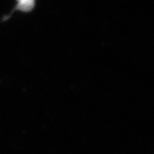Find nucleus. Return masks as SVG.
Instances as JSON below:
<instances>
[{
	"label": "nucleus",
	"mask_w": 154,
	"mask_h": 154,
	"mask_svg": "<svg viewBox=\"0 0 154 154\" xmlns=\"http://www.w3.org/2000/svg\"><path fill=\"white\" fill-rule=\"evenodd\" d=\"M35 0H17L16 9L20 12H30L35 8Z\"/></svg>",
	"instance_id": "nucleus-1"
}]
</instances>
